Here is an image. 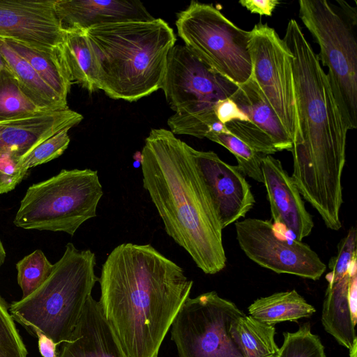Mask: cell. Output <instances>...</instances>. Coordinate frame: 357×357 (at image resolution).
I'll return each instance as SVG.
<instances>
[{"mask_svg": "<svg viewBox=\"0 0 357 357\" xmlns=\"http://www.w3.org/2000/svg\"><path fill=\"white\" fill-rule=\"evenodd\" d=\"M191 148L170 130L152 129L142 151V183L167 235L213 275L226 266L223 229Z\"/></svg>", "mask_w": 357, "mask_h": 357, "instance_id": "3957f363", "label": "cell"}, {"mask_svg": "<svg viewBox=\"0 0 357 357\" xmlns=\"http://www.w3.org/2000/svg\"><path fill=\"white\" fill-rule=\"evenodd\" d=\"M229 132L255 151L264 155L278 152L271 137L251 121H231L225 124Z\"/></svg>", "mask_w": 357, "mask_h": 357, "instance_id": "4dcf8cb0", "label": "cell"}, {"mask_svg": "<svg viewBox=\"0 0 357 357\" xmlns=\"http://www.w3.org/2000/svg\"><path fill=\"white\" fill-rule=\"evenodd\" d=\"M14 321L0 296V357H27V349Z\"/></svg>", "mask_w": 357, "mask_h": 357, "instance_id": "f546056e", "label": "cell"}, {"mask_svg": "<svg viewBox=\"0 0 357 357\" xmlns=\"http://www.w3.org/2000/svg\"><path fill=\"white\" fill-rule=\"evenodd\" d=\"M102 195L97 171L62 169L27 189L13 222L24 229L63 231L73 236L84 222L97 215Z\"/></svg>", "mask_w": 357, "mask_h": 357, "instance_id": "52a82bcc", "label": "cell"}, {"mask_svg": "<svg viewBox=\"0 0 357 357\" xmlns=\"http://www.w3.org/2000/svg\"><path fill=\"white\" fill-rule=\"evenodd\" d=\"M0 52L17 78L23 92L38 107L45 111L68 108L67 102L41 79L25 59L1 38Z\"/></svg>", "mask_w": 357, "mask_h": 357, "instance_id": "603a6c76", "label": "cell"}, {"mask_svg": "<svg viewBox=\"0 0 357 357\" xmlns=\"http://www.w3.org/2000/svg\"><path fill=\"white\" fill-rule=\"evenodd\" d=\"M250 120L272 139L278 151H291L293 141L271 107L254 77L238 85L230 97Z\"/></svg>", "mask_w": 357, "mask_h": 357, "instance_id": "44dd1931", "label": "cell"}, {"mask_svg": "<svg viewBox=\"0 0 357 357\" xmlns=\"http://www.w3.org/2000/svg\"><path fill=\"white\" fill-rule=\"evenodd\" d=\"M3 40L25 59L41 79L67 102L72 82L61 63L58 47L50 48L11 39Z\"/></svg>", "mask_w": 357, "mask_h": 357, "instance_id": "7402d4cb", "label": "cell"}, {"mask_svg": "<svg viewBox=\"0 0 357 357\" xmlns=\"http://www.w3.org/2000/svg\"><path fill=\"white\" fill-rule=\"evenodd\" d=\"M356 260L349 271L342 276L326 275L328 284L321 314L325 331L349 349L357 340L355 331L357 321Z\"/></svg>", "mask_w": 357, "mask_h": 357, "instance_id": "ac0fdd59", "label": "cell"}, {"mask_svg": "<svg viewBox=\"0 0 357 357\" xmlns=\"http://www.w3.org/2000/svg\"><path fill=\"white\" fill-rule=\"evenodd\" d=\"M206 137L229 150L245 175L262 183L261 162L266 155L255 151L231 134L209 133Z\"/></svg>", "mask_w": 357, "mask_h": 357, "instance_id": "83f0119b", "label": "cell"}, {"mask_svg": "<svg viewBox=\"0 0 357 357\" xmlns=\"http://www.w3.org/2000/svg\"><path fill=\"white\" fill-rule=\"evenodd\" d=\"M45 111L23 92L10 69L0 71V122L31 117Z\"/></svg>", "mask_w": 357, "mask_h": 357, "instance_id": "484cf974", "label": "cell"}, {"mask_svg": "<svg viewBox=\"0 0 357 357\" xmlns=\"http://www.w3.org/2000/svg\"><path fill=\"white\" fill-rule=\"evenodd\" d=\"M54 8L63 30L155 18L138 0H54Z\"/></svg>", "mask_w": 357, "mask_h": 357, "instance_id": "e0dca14e", "label": "cell"}, {"mask_svg": "<svg viewBox=\"0 0 357 357\" xmlns=\"http://www.w3.org/2000/svg\"><path fill=\"white\" fill-rule=\"evenodd\" d=\"M229 332L245 357H276L278 354L275 325L245 314L231 323Z\"/></svg>", "mask_w": 357, "mask_h": 357, "instance_id": "d4e9b609", "label": "cell"}, {"mask_svg": "<svg viewBox=\"0 0 357 357\" xmlns=\"http://www.w3.org/2000/svg\"><path fill=\"white\" fill-rule=\"evenodd\" d=\"M6 257L5 248L0 238V268L3 264Z\"/></svg>", "mask_w": 357, "mask_h": 357, "instance_id": "d590c367", "label": "cell"}, {"mask_svg": "<svg viewBox=\"0 0 357 357\" xmlns=\"http://www.w3.org/2000/svg\"><path fill=\"white\" fill-rule=\"evenodd\" d=\"M54 0H0V38L56 48L64 31Z\"/></svg>", "mask_w": 357, "mask_h": 357, "instance_id": "9a60e30c", "label": "cell"}, {"mask_svg": "<svg viewBox=\"0 0 357 357\" xmlns=\"http://www.w3.org/2000/svg\"><path fill=\"white\" fill-rule=\"evenodd\" d=\"M99 63V89L137 101L161 89L174 30L162 19L101 25L86 31Z\"/></svg>", "mask_w": 357, "mask_h": 357, "instance_id": "277c9868", "label": "cell"}, {"mask_svg": "<svg viewBox=\"0 0 357 357\" xmlns=\"http://www.w3.org/2000/svg\"><path fill=\"white\" fill-rule=\"evenodd\" d=\"M261 172L275 224L282 226L296 240L302 241L312 232L314 222L291 176L281 162L271 155L264 157Z\"/></svg>", "mask_w": 357, "mask_h": 357, "instance_id": "2e32d148", "label": "cell"}, {"mask_svg": "<svg viewBox=\"0 0 357 357\" xmlns=\"http://www.w3.org/2000/svg\"><path fill=\"white\" fill-rule=\"evenodd\" d=\"M83 116L69 108L0 122V194L13 190L26 176L28 154L57 132L70 129Z\"/></svg>", "mask_w": 357, "mask_h": 357, "instance_id": "4fadbf2b", "label": "cell"}, {"mask_svg": "<svg viewBox=\"0 0 357 357\" xmlns=\"http://www.w3.org/2000/svg\"><path fill=\"white\" fill-rule=\"evenodd\" d=\"M69 130L64 129L37 145L26 156L25 169L29 171L61 155L70 143Z\"/></svg>", "mask_w": 357, "mask_h": 357, "instance_id": "1f68e13d", "label": "cell"}, {"mask_svg": "<svg viewBox=\"0 0 357 357\" xmlns=\"http://www.w3.org/2000/svg\"><path fill=\"white\" fill-rule=\"evenodd\" d=\"M356 341H355L349 349V357H356Z\"/></svg>", "mask_w": 357, "mask_h": 357, "instance_id": "74e56055", "label": "cell"}, {"mask_svg": "<svg viewBox=\"0 0 357 357\" xmlns=\"http://www.w3.org/2000/svg\"><path fill=\"white\" fill-rule=\"evenodd\" d=\"M236 240L245 255L277 273L319 280L326 264L308 245L280 235L272 222L246 218L234 222Z\"/></svg>", "mask_w": 357, "mask_h": 357, "instance_id": "7c38bea8", "label": "cell"}, {"mask_svg": "<svg viewBox=\"0 0 357 357\" xmlns=\"http://www.w3.org/2000/svg\"><path fill=\"white\" fill-rule=\"evenodd\" d=\"M38 338V349L43 357H59L57 345L36 328H30Z\"/></svg>", "mask_w": 357, "mask_h": 357, "instance_id": "e575fe53", "label": "cell"}, {"mask_svg": "<svg viewBox=\"0 0 357 357\" xmlns=\"http://www.w3.org/2000/svg\"><path fill=\"white\" fill-rule=\"evenodd\" d=\"M3 69H10L8 65L0 52V71Z\"/></svg>", "mask_w": 357, "mask_h": 357, "instance_id": "8d00e7d4", "label": "cell"}, {"mask_svg": "<svg viewBox=\"0 0 357 357\" xmlns=\"http://www.w3.org/2000/svg\"><path fill=\"white\" fill-rule=\"evenodd\" d=\"M59 357H127L99 301L92 296L70 339L63 342Z\"/></svg>", "mask_w": 357, "mask_h": 357, "instance_id": "d6986e66", "label": "cell"}, {"mask_svg": "<svg viewBox=\"0 0 357 357\" xmlns=\"http://www.w3.org/2000/svg\"><path fill=\"white\" fill-rule=\"evenodd\" d=\"M252 76L294 142L298 132L293 54L275 30L256 24L249 31Z\"/></svg>", "mask_w": 357, "mask_h": 357, "instance_id": "8fae6325", "label": "cell"}, {"mask_svg": "<svg viewBox=\"0 0 357 357\" xmlns=\"http://www.w3.org/2000/svg\"><path fill=\"white\" fill-rule=\"evenodd\" d=\"M248 310L256 319L272 325L285 321H296L310 317L316 312L295 289L257 298Z\"/></svg>", "mask_w": 357, "mask_h": 357, "instance_id": "cb8c5ba5", "label": "cell"}, {"mask_svg": "<svg viewBox=\"0 0 357 357\" xmlns=\"http://www.w3.org/2000/svg\"><path fill=\"white\" fill-rule=\"evenodd\" d=\"M176 26L185 45L216 73L236 85L250 78V32L237 26L213 4L191 1L177 13Z\"/></svg>", "mask_w": 357, "mask_h": 357, "instance_id": "9c48e42d", "label": "cell"}, {"mask_svg": "<svg viewBox=\"0 0 357 357\" xmlns=\"http://www.w3.org/2000/svg\"><path fill=\"white\" fill-rule=\"evenodd\" d=\"M191 153L211 197L222 229L244 218L255 204L251 187L236 165L222 160L213 151Z\"/></svg>", "mask_w": 357, "mask_h": 357, "instance_id": "5bb4252c", "label": "cell"}, {"mask_svg": "<svg viewBox=\"0 0 357 357\" xmlns=\"http://www.w3.org/2000/svg\"><path fill=\"white\" fill-rule=\"evenodd\" d=\"M283 40L293 54L298 119L291 176L326 226L337 231L342 227V175L348 130L326 73L295 20L289 21Z\"/></svg>", "mask_w": 357, "mask_h": 357, "instance_id": "6da1fadb", "label": "cell"}, {"mask_svg": "<svg viewBox=\"0 0 357 357\" xmlns=\"http://www.w3.org/2000/svg\"><path fill=\"white\" fill-rule=\"evenodd\" d=\"M214 112L218 120L224 124L234 120L250 121L231 98L219 100Z\"/></svg>", "mask_w": 357, "mask_h": 357, "instance_id": "d6a6232c", "label": "cell"}, {"mask_svg": "<svg viewBox=\"0 0 357 357\" xmlns=\"http://www.w3.org/2000/svg\"><path fill=\"white\" fill-rule=\"evenodd\" d=\"M284 341L276 357H326L320 338L312 333L310 322L294 333H283Z\"/></svg>", "mask_w": 357, "mask_h": 357, "instance_id": "f1b7e54d", "label": "cell"}, {"mask_svg": "<svg viewBox=\"0 0 357 357\" xmlns=\"http://www.w3.org/2000/svg\"><path fill=\"white\" fill-rule=\"evenodd\" d=\"M238 3L251 13L271 16L280 1L278 0H241Z\"/></svg>", "mask_w": 357, "mask_h": 357, "instance_id": "836d02e7", "label": "cell"}, {"mask_svg": "<svg viewBox=\"0 0 357 357\" xmlns=\"http://www.w3.org/2000/svg\"><path fill=\"white\" fill-rule=\"evenodd\" d=\"M96 264L91 250H78L68 243L44 283L10 305L13 318L29 328L38 329L57 346L68 341L98 281Z\"/></svg>", "mask_w": 357, "mask_h": 357, "instance_id": "5b68a950", "label": "cell"}, {"mask_svg": "<svg viewBox=\"0 0 357 357\" xmlns=\"http://www.w3.org/2000/svg\"><path fill=\"white\" fill-rule=\"evenodd\" d=\"M63 31L58 53L70 82L80 84L89 93L99 90L98 60L86 31Z\"/></svg>", "mask_w": 357, "mask_h": 357, "instance_id": "ffe728a7", "label": "cell"}, {"mask_svg": "<svg viewBox=\"0 0 357 357\" xmlns=\"http://www.w3.org/2000/svg\"><path fill=\"white\" fill-rule=\"evenodd\" d=\"M299 17L318 43L319 61L347 129L357 127L356 23L326 0H300Z\"/></svg>", "mask_w": 357, "mask_h": 357, "instance_id": "ba28073f", "label": "cell"}, {"mask_svg": "<svg viewBox=\"0 0 357 357\" xmlns=\"http://www.w3.org/2000/svg\"><path fill=\"white\" fill-rule=\"evenodd\" d=\"M238 85L208 68L185 45L169 51L161 89L175 112L167 120L176 135L206 137L208 126L218 121L217 102L230 98Z\"/></svg>", "mask_w": 357, "mask_h": 357, "instance_id": "8992f818", "label": "cell"}, {"mask_svg": "<svg viewBox=\"0 0 357 357\" xmlns=\"http://www.w3.org/2000/svg\"><path fill=\"white\" fill-rule=\"evenodd\" d=\"M100 305L127 357H158L193 281L150 244L114 248L98 278Z\"/></svg>", "mask_w": 357, "mask_h": 357, "instance_id": "7a4b0ae2", "label": "cell"}, {"mask_svg": "<svg viewBox=\"0 0 357 357\" xmlns=\"http://www.w3.org/2000/svg\"><path fill=\"white\" fill-rule=\"evenodd\" d=\"M17 283L22 291V298H26L51 275L54 264L47 259L40 250H36L16 264Z\"/></svg>", "mask_w": 357, "mask_h": 357, "instance_id": "4316f807", "label": "cell"}, {"mask_svg": "<svg viewBox=\"0 0 357 357\" xmlns=\"http://www.w3.org/2000/svg\"><path fill=\"white\" fill-rule=\"evenodd\" d=\"M245 314L214 291L188 297L171 326L178 357H245L229 332Z\"/></svg>", "mask_w": 357, "mask_h": 357, "instance_id": "30bf717a", "label": "cell"}]
</instances>
